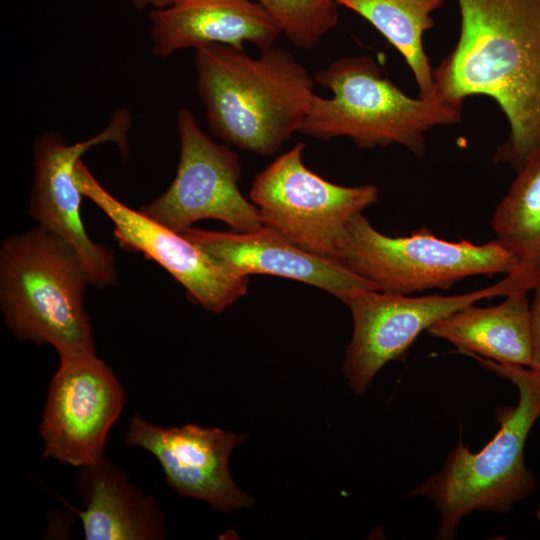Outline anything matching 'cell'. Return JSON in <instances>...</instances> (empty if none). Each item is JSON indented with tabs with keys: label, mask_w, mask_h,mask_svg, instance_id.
I'll list each match as a JSON object with an SVG mask.
<instances>
[{
	"label": "cell",
	"mask_w": 540,
	"mask_h": 540,
	"mask_svg": "<svg viewBox=\"0 0 540 540\" xmlns=\"http://www.w3.org/2000/svg\"><path fill=\"white\" fill-rule=\"evenodd\" d=\"M459 38L433 69L435 93L463 107L492 98L509 134L493 155L518 171L540 145V0H456Z\"/></svg>",
	"instance_id": "6da1fadb"
},
{
	"label": "cell",
	"mask_w": 540,
	"mask_h": 540,
	"mask_svg": "<svg viewBox=\"0 0 540 540\" xmlns=\"http://www.w3.org/2000/svg\"><path fill=\"white\" fill-rule=\"evenodd\" d=\"M194 63L210 132L222 143L271 156L300 132L316 81L288 50L273 45L252 57L210 44L195 49Z\"/></svg>",
	"instance_id": "7a4b0ae2"
},
{
	"label": "cell",
	"mask_w": 540,
	"mask_h": 540,
	"mask_svg": "<svg viewBox=\"0 0 540 540\" xmlns=\"http://www.w3.org/2000/svg\"><path fill=\"white\" fill-rule=\"evenodd\" d=\"M469 356L509 380L517 388L518 401L495 410L499 430L479 452L459 440L441 469L408 493L434 504L440 515L439 540L454 539L462 519L473 512L508 513L536 485L524 448L540 417V374L526 366Z\"/></svg>",
	"instance_id": "3957f363"
},
{
	"label": "cell",
	"mask_w": 540,
	"mask_h": 540,
	"mask_svg": "<svg viewBox=\"0 0 540 540\" xmlns=\"http://www.w3.org/2000/svg\"><path fill=\"white\" fill-rule=\"evenodd\" d=\"M88 275L64 239L37 226L0 248V304L20 340L50 344L60 360L95 355L85 307Z\"/></svg>",
	"instance_id": "277c9868"
},
{
	"label": "cell",
	"mask_w": 540,
	"mask_h": 540,
	"mask_svg": "<svg viewBox=\"0 0 540 540\" xmlns=\"http://www.w3.org/2000/svg\"><path fill=\"white\" fill-rule=\"evenodd\" d=\"M314 78L332 97L315 96L300 129L310 137L346 136L362 149L398 144L422 157L428 131L462 120V107L436 93L425 98L404 93L368 55L335 60Z\"/></svg>",
	"instance_id": "5b68a950"
},
{
	"label": "cell",
	"mask_w": 540,
	"mask_h": 540,
	"mask_svg": "<svg viewBox=\"0 0 540 540\" xmlns=\"http://www.w3.org/2000/svg\"><path fill=\"white\" fill-rule=\"evenodd\" d=\"M337 261L378 291L403 295L448 290L463 279L508 274L518 266L496 239L484 244L448 241L425 227L391 237L375 229L363 213L347 225Z\"/></svg>",
	"instance_id": "8992f818"
},
{
	"label": "cell",
	"mask_w": 540,
	"mask_h": 540,
	"mask_svg": "<svg viewBox=\"0 0 540 540\" xmlns=\"http://www.w3.org/2000/svg\"><path fill=\"white\" fill-rule=\"evenodd\" d=\"M304 148L297 143L260 171L250 200L263 225L310 253L337 261L347 225L379 201V190L374 184L343 186L324 179L304 164Z\"/></svg>",
	"instance_id": "52a82bcc"
},
{
	"label": "cell",
	"mask_w": 540,
	"mask_h": 540,
	"mask_svg": "<svg viewBox=\"0 0 540 540\" xmlns=\"http://www.w3.org/2000/svg\"><path fill=\"white\" fill-rule=\"evenodd\" d=\"M532 285L518 269L497 283L456 295H403L378 290L351 297L353 335L342 370L356 395H364L377 373L389 362L406 359L418 336L438 320L483 299L529 292Z\"/></svg>",
	"instance_id": "ba28073f"
},
{
	"label": "cell",
	"mask_w": 540,
	"mask_h": 540,
	"mask_svg": "<svg viewBox=\"0 0 540 540\" xmlns=\"http://www.w3.org/2000/svg\"><path fill=\"white\" fill-rule=\"evenodd\" d=\"M177 131L176 175L164 193L140 210L178 233L202 219L219 220L238 232L262 226L257 207L239 189L242 167L238 154L229 145L212 140L187 108L178 111Z\"/></svg>",
	"instance_id": "9c48e42d"
},
{
	"label": "cell",
	"mask_w": 540,
	"mask_h": 540,
	"mask_svg": "<svg viewBox=\"0 0 540 540\" xmlns=\"http://www.w3.org/2000/svg\"><path fill=\"white\" fill-rule=\"evenodd\" d=\"M131 117L121 109L109 125L95 136L67 144L56 132L39 135L34 144V179L30 198V215L44 227L60 236L79 255L89 283L98 288L117 281L115 259L111 250L93 242L80 216L82 193L75 178L76 166L93 146L106 142L118 145L127 155V133Z\"/></svg>",
	"instance_id": "30bf717a"
},
{
	"label": "cell",
	"mask_w": 540,
	"mask_h": 540,
	"mask_svg": "<svg viewBox=\"0 0 540 540\" xmlns=\"http://www.w3.org/2000/svg\"><path fill=\"white\" fill-rule=\"evenodd\" d=\"M124 404L120 382L96 355L60 360L40 426L44 456L80 468L97 463Z\"/></svg>",
	"instance_id": "8fae6325"
},
{
	"label": "cell",
	"mask_w": 540,
	"mask_h": 540,
	"mask_svg": "<svg viewBox=\"0 0 540 540\" xmlns=\"http://www.w3.org/2000/svg\"><path fill=\"white\" fill-rule=\"evenodd\" d=\"M75 178L82 195L112 221L114 237L120 246L160 264L186 289L191 302L219 314L246 295L248 277L228 272L182 233L119 201L96 180L82 160L76 166Z\"/></svg>",
	"instance_id": "7c38bea8"
},
{
	"label": "cell",
	"mask_w": 540,
	"mask_h": 540,
	"mask_svg": "<svg viewBox=\"0 0 540 540\" xmlns=\"http://www.w3.org/2000/svg\"><path fill=\"white\" fill-rule=\"evenodd\" d=\"M245 438L244 434L191 423L163 427L135 415L125 441L150 452L160 463L166 483L178 494L229 512L254 504L235 485L229 470L230 453Z\"/></svg>",
	"instance_id": "4fadbf2b"
},
{
	"label": "cell",
	"mask_w": 540,
	"mask_h": 540,
	"mask_svg": "<svg viewBox=\"0 0 540 540\" xmlns=\"http://www.w3.org/2000/svg\"><path fill=\"white\" fill-rule=\"evenodd\" d=\"M182 234L236 276L266 274L296 280L343 303L363 291L377 290L340 262L310 253L265 225L246 232L191 227Z\"/></svg>",
	"instance_id": "5bb4252c"
},
{
	"label": "cell",
	"mask_w": 540,
	"mask_h": 540,
	"mask_svg": "<svg viewBox=\"0 0 540 540\" xmlns=\"http://www.w3.org/2000/svg\"><path fill=\"white\" fill-rule=\"evenodd\" d=\"M152 53L165 58L187 48L224 44L259 50L282 33L275 20L253 0H178L150 14Z\"/></svg>",
	"instance_id": "9a60e30c"
},
{
	"label": "cell",
	"mask_w": 540,
	"mask_h": 540,
	"mask_svg": "<svg viewBox=\"0 0 540 540\" xmlns=\"http://www.w3.org/2000/svg\"><path fill=\"white\" fill-rule=\"evenodd\" d=\"M85 509L75 510L88 540H150L164 537L161 510L104 457L81 467L76 481Z\"/></svg>",
	"instance_id": "2e32d148"
},
{
	"label": "cell",
	"mask_w": 540,
	"mask_h": 540,
	"mask_svg": "<svg viewBox=\"0 0 540 540\" xmlns=\"http://www.w3.org/2000/svg\"><path fill=\"white\" fill-rule=\"evenodd\" d=\"M527 293H510L491 307L468 305L438 320L426 332L467 355L529 367L532 343Z\"/></svg>",
	"instance_id": "e0dca14e"
},
{
	"label": "cell",
	"mask_w": 540,
	"mask_h": 540,
	"mask_svg": "<svg viewBox=\"0 0 540 540\" xmlns=\"http://www.w3.org/2000/svg\"><path fill=\"white\" fill-rule=\"evenodd\" d=\"M378 30L404 57L418 86L419 97L435 92L433 69L426 55L423 37L433 28L432 13L444 0H338Z\"/></svg>",
	"instance_id": "ac0fdd59"
},
{
	"label": "cell",
	"mask_w": 540,
	"mask_h": 540,
	"mask_svg": "<svg viewBox=\"0 0 540 540\" xmlns=\"http://www.w3.org/2000/svg\"><path fill=\"white\" fill-rule=\"evenodd\" d=\"M491 218L496 240L540 280V145L533 150Z\"/></svg>",
	"instance_id": "d6986e66"
},
{
	"label": "cell",
	"mask_w": 540,
	"mask_h": 540,
	"mask_svg": "<svg viewBox=\"0 0 540 540\" xmlns=\"http://www.w3.org/2000/svg\"><path fill=\"white\" fill-rule=\"evenodd\" d=\"M298 48L312 49L339 22L338 0H253Z\"/></svg>",
	"instance_id": "ffe728a7"
},
{
	"label": "cell",
	"mask_w": 540,
	"mask_h": 540,
	"mask_svg": "<svg viewBox=\"0 0 540 540\" xmlns=\"http://www.w3.org/2000/svg\"><path fill=\"white\" fill-rule=\"evenodd\" d=\"M532 291L534 292L530 303L532 358L529 368L540 374V281Z\"/></svg>",
	"instance_id": "44dd1931"
},
{
	"label": "cell",
	"mask_w": 540,
	"mask_h": 540,
	"mask_svg": "<svg viewBox=\"0 0 540 540\" xmlns=\"http://www.w3.org/2000/svg\"><path fill=\"white\" fill-rule=\"evenodd\" d=\"M135 8L145 9L147 7H153L155 0H128Z\"/></svg>",
	"instance_id": "7402d4cb"
},
{
	"label": "cell",
	"mask_w": 540,
	"mask_h": 540,
	"mask_svg": "<svg viewBox=\"0 0 540 540\" xmlns=\"http://www.w3.org/2000/svg\"><path fill=\"white\" fill-rule=\"evenodd\" d=\"M178 0H155L154 6L152 8H162L169 6Z\"/></svg>",
	"instance_id": "603a6c76"
},
{
	"label": "cell",
	"mask_w": 540,
	"mask_h": 540,
	"mask_svg": "<svg viewBox=\"0 0 540 540\" xmlns=\"http://www.w3.org/2000/svg\"><path fill=\"white\" fill-rule=\"evenodd\" d=\"M536 516H537V519L540 521V502L536 511Z\"/></svg>",
	"instance_id": "cb8c5ba5"
}]
</instances>
